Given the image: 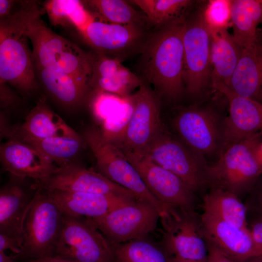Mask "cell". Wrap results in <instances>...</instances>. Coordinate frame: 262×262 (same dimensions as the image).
Here are the masks:
<instances>
[{"label": "cell", "instance_id": "cell-47", "mask_svg": "<svg viewBox=\"0 0 262 262\" xmlns=\"http://www.w3.org/2000/svg\"><path fill=\"white\" fill-rule=\"evenodd\" d=\"M259 99H260L262 101V85H261V89H260V93H259V97H258V101H259Z\"/></svg>", "mask_w": 262, "mask_h": 262}, {"label": "cell", "instance_id": "cell-44", "mask_svg": "<svg viewBox=\"0 0 262 262\" xmlns=\"http://www.w3.org/2000/svg\"><path fill=\"white\" fill-rule=\"evenodd\" d=\"M258 203L259 209L262 214V187L261 189L258 196Z\"/></svg>", "mask_w": 262, "mask_h": 262}, {"label": "cell", "instance_id": "cell-6", "mask_svg": "<svg viewBox=\"0 0 262 262\" xmlns=\"http://www.w3.org/2000/svg\"><path fill=\"white\" fill-rule=\"evenodd\" d=\"M261 137H253L223 148L217 161L206 167L207 184L238 196L248 190L262 174L254 147Z\"/></svg>", "mask_w": 262, "mask_h": 262}, {"label": "cell", "instance_id": "cell-37", "mask_svg": "<svg viewBox=\"0 0 262 262\" xmlns=\"http://www.w3.org/2000/svg\"><path fill=\"white\" fill-rule=\"evenodd\" d=\"M0 107L7 108L10 107L17 100L16 96L9 88L7 83L0 82Z\"/></svg>", "mask_w": 262, "mask_h": 262}, {"label": "cell", "instance_id": "cell-35", "mask_svg": "<svg viewBox=\"0 0 262 262\" xmlns=\"http://www.w3.org/2000/svg\"><path fill=\"white\" fill-rule=\"evenodd\" d=\"M22 246L18 239L0 233V250L5 251L10 250L15 255H19L22 250Z\"/></svg>", "mask_w": 262, "mask_h": 262}, {"label": "cell", "instance_id": "cell-45", "mask_svg": "<svg viewBox=\"0 0 262 262\" xmlns=\"http://www.w3.org/2000/svg\"><path fill=\"white\" fill-rule=\"evenodd\" d=\"M246 262H262V256L251 259Z\"/></svg>", "mask_w": 262, "mask_h": 262}, {"label": "cell", "instance_id": "cell-20", "mask_svg": "<svg viewBox=\"0 0 262 262\" xmlns=\"http://www.w3.org/2000/svg\"><path fill=\"white\" fill-rule=\"evenodd\" d=\"M80 33L95 52L119 57L138 47L143 36L140 26L95 20Z\"/></svg>", "mask_w": 262, "mask_h": 262}, {"label": "cell", "instance_id": "cell-7", "mask_svg": "<svg viewBox=\"0 0 262 262\" xmlns=\"http://www.w3.org/2000/svg\"><path fill=\"white\" fill-rule=\"evenodd\" d=\"M54 255L75 262H114V247L91 219L64 215Z\"/></svg>", "mask_w": 262, "mask_h": 262}, {"label": "cell", "instance_id": "cell-32", "mask_svg": "<svg viewBox=\"0 0 262 262\" xmlns=\"http://www.w3.org/2000/svg\"><path fill=\"white\" fill-rule=\"evenodd\" d=\"M143 84L136 75L124 66L114 74L91 78L89 87L90 92H106L126 98L133 94L134 90L139 88Z\"/></svg>", "mask_w": 262, "mask_h": 262}, {"label": "cell", "instance_id": "cell-19", "mask_svg": "<svg viewBox=\"0 0 262 262\" xmlns=\"http://www.w3.org/2000/svg\"><path fill=\"white\" fill-rule=\"evenodd\" d=\"M3 169L10 175L41 181L58 168L48 157L31 145L15 138H9L0 147Z\"/></svg>", "mask_w": 262, "mask_h": 262}, {"label": "cell", "instance_id": "cell-42", "mask_svg": "<svg viewBox=\"0 0 262 262\" xmlns=\"http://www.w3.org/2000/svg\"><path fill=\"white\" fill-rule=\"evenodd\" d=\"M0 262H21L17 260L15 255L9 256L7 255L5 251L0 250Z\"/></svg>", "mask_w": 262, "mask_h": 262}, {"label": "cell", "instance_id": "cell-10", "mask_svg": "<svg viewBox=\"0 0 262 262\" xmlns=\"http://www.w3.org/2000/svg\"><path fill=\"white\" fill-rule=\"evenodd\" d=\"M146 154L156 164L179 176L194 193L207 184L204 157L193 152L164 127Z\"/></svg>", "mask_w": 262, "mask_h": 262}, {"label": "cell", "instance_id": "cell-12", "mask_svg": "<svg viewBox=\"0 0 262 262\" xmlns=\"http://www.w3.org/2000/svg\"><path fill=\"white\" fill-rule=\"evenodd\" d=\"M120 149L152 194L169 210L195 211L194 192L179 176L156 164L146 153Z\"/></svg>", "mask_w": 262, "mask_h": 262}, {"label": "cell", "instance_id": "cell-34", "mask_svg": "<svg viewBox=\"0 0 262 262\" xmlns=\"http://www.w3.org/2000/svg\"><path fill=\"white\" fill-rule=\"evenodd\" d=\"M231 0H210L203 12L209 29H227L230 21Z\"/></svg>", "mask_w": 262, "mask_h": 262}, {"label": "cell", "instance_id": "cell-3", "mask_svg": "<svg viewBox=\"0 0 262 262\" xmlns=\"http://www.w3.org/2000/svg\"><path fill=\"white\" fill-rule=\"evenodd\" d=\"M43 13L34 15L27 27L34 69L49 68L66 73L89 85L92 53L52 31L41 18Z\"/></svg>", "mask_w": 262, "mask_h": 262}, {"label": "cell", "instance_id": "cell-28", "mask_svg": "<svg viewBox=\"0 0 262 262\" xmlns=\"http://www.w3.org/2000/svg\"><path fill=\"white\" fill-rule=\"evenodd\" d=\"M85 7L98 21L116 24L142 25L146 16L122 0H88L82 1Z\"/></svg>", "mask_w": 262, "mask_h": 262}, {"label": "cell", "instance_id": "cell-36", "mask_svg": "<svg viewBox=\"0 0 262 262\" xmlns=\"http://www.w3.org/2000/svg\"><path fill=\"white\" fill-rule=\"evenodd\" d=\"M248 228L254 242L262 249V214L248 225Z\"/></svg>", "mask_w": 262, "mask_h": 262}, {"label": "cell", "instance_id": "cell-25", "mask_svg": "<svg viewBox=\"0 0 262 262\" xmlns=\"http://www.w3.org/2000/svg\"><path fill=\"white\" fill-rule=\"evenodd\" d=\"M210 30L213 84L229 86L243 48L234 40L227 29Z\"/></svg>", "mask_w": 262, "mask_h": 262}, {"label": "cell", "instance_id": "cell-21", "mask_svg": "<svg viewBox=\"0 0 262 262\" xmlns=\"http://www.w3.org/2000/svg\"><path fill=\"white\" fill-rule=\"evenodd\" d=\"M61 136L79 137L81 135L53 111L44 98L37 101L22 124L11 127L6 135L8 139L13 137L23 142Z\"/></svg>", "mask_w": 262, "mask_h": 262}, {"label": "cell", "instance_id": "cell-16", "mask_svg": "<svg viewBox=\"0 0 262 262\" xmlns=\"http://www.w3.org/2000/svg\"><path fill=\"white\" fill-rule=\"evenodd\" d=\"M213 86L224 95L229 106V115L223 120L221 150L228 146L241 140L261 137L262 103L241 96L224 84L217 83Z\"/></svg>", "mask_w": 262, "mask_h": 262}, {"label": "cell", "instance_id": "cell-24", "mask_svg": "<svg viewBox=\"0 0 262 262\" xmlns=\"http://www.w3.org/2000/svg\"><path fill=\"white\" fill-rule=\"evenodd\" d=\"M48 93L62 105L75 108L87 100L89 85L68 74L49 68L35 69Z\"/></svg>", "mask_w": 262, "mask_h": 262}, {"label": "cell", "instance_id": "cell-46", "mask_svg": "<svg viewBox=\"0 0 262 262\" xmlns=\"http://www.w3.org/2000/svg\"><path fill=\"white\" fill-rule=\"evenodd\" d=\"M258 38L262 44V30L258 29Z\"/></svg>", "mask_w": 262, "mask_h": 262}, {"label": "cell", "instance_id": "cell-33", "mask_svg": "<svg viewBox=\"0 0 262 262\" xmlns=\"http://www.w3.org/2000/svg\"><path fill=\"white\" fill-rule=\"evenodd\" d=\"M80 2L77 0H49L44 2L43 7L52 25L68 27L71 26L69 16Z\"/></svg>", "mask_w": 262, "mask_h": 262}, {"label": "cell", "instance_id": "cell-31", "mask_svg": "<svg viewBox=\"0 0 262 262\" xmlns=\"http://www.w3.org/2000/svg\"><path fill=\"white\" fill-rule=\"evenodd\" d=\"M114 262H168L166 254L146 237L114 246Z\"/></svg>", "mask_w": 262, "mask_h": 262}, {"label": "cell", "instance_id": "cell-9", "mask_svg": "<svg viewBox=\"0 0 262 262\" xmlns=\"http://www.w3.org/2000/svg\"><path fill=\"white\" fill-rule=\"evenodd\" d=\"M160 215L149 202L136 199L122 204L105 215L91 219L113 246L146 237L157 228Z\"/></svg>", "mask_w": 262, "mask_h": 262}, {"label": "cell", "instance_id": "cell-18", "mask_svg": "<svg viewBox=\"0 0 262 262\" xmlns=\"http://www.w3.org/2000/svg\"><path fill=\"white\" fill-rule=\"evenodd\" d=\"M11 177L0 189V233L22 243L25 218L38 187L35 181L27 182L30 178Z\"/></svg>", "mask_w": 262, "mask_h": 262}, {"label": "cell", "instance_id": "cell-26", "mask_svg": "<svg viewBox=\"0 0 262 262\" xmlns=\"http://www.w3.org/2000/svg\"><path fill=\"white\" fill-rule=\"evenodd\" d=\"M230 21L232 37L242 48L257 40L258 26L262 23V0H231Z\"/></svg>", "mask_w": 262, "mask_h": 262}, {"label": "cell", "instance_id": "cell-8", "mask_svg": "<svg viewBox=\"0 0 262 262\" xmlns=\"http://www.w3.org/2000/svg\"><path fill=\"white\" fill-rule=\"evenodd\" d=\"M160 220L161 247L167 256L208 262V245L200 215L195 211L171 209Z\"/></svg>", "mask_w": 262, "mask_h": 262}, {"label": "cell", "instance_id": "cell-2", "mask_svg": "<svg viewBox=\"0 0 262 262\" xmlns=\"http://www.w3.org/2000/svg\"><path fill=\"white\" fill-rule=\"evenodd\" d=\"M184 19L164 26L151 36L142 49L143 73L157 92L176 100L182 92Z\"/></svg>", "mask_w": 262, "mask_h": 262}, {"label": "cell", "instance_id": "cell-43", "mask_svg": "<svg viewBox=\"0 0 262 262\" xmlns=\"http://www.w3.org/2000/svg\"><path fill=\"white\" fill-rule=\"evenodd\" d=\"M167 256V255H166ZM168 262H200L167 256Z\"/></svg>", "mask_w": 262, "mask_h": 262}, {"label": "cell", "instance_id": "cell-1", "mask_svg": "<svg viewBox=\"0 0 262 262\" xmlns=\"http://www.w3.org/2000/svg\"><path fill=\"white\" fill-rule=\"evenodd\" d=\"M36 1H24L17 10L0 20V81L29 93L37 87L27 34L29 20L41 12Z\"/></svg>", "mask_w": 262, "mask_h": 262}, {"label": "cell", "instance_id": "cell-41", "mask_svg": "<svg viewBox=\"0 0 262 262\" xmlns=\"http://www.w3.org/2000/svg\"><path fill=\"white\" fill-rule=\"evenodd\" d=\"M254 154L257 162L262 171V141L260 140L254 147Z\"/></svg>", "mask_w": 262, "mask_h": 262}, {"label": "cell", "instance_id": "cell-5", "mask_svg": "<svg viewBox=\"0 0 262 262\" xmlns=\"http://www.w3.org/2000/svg\"><path fill=\"white\" fill-rule=\"evenodd\" d=\"M81 135L95 157L98 172L130 190L139 199L151 204L158 210L160 218L167 214L168 209L150 192L122 150L105 139L97 127H87Z\"/></svg>", "mask_w": 262, "mask_h": 262}, {"label": "cell", "instance_id": "cell-11", "mask_svg": "<svg viewBox=\"0 0 262 262\" xmlns=\"http://www.w3.org/2000/svg\"><path fill=\"white\" fill-rule=\"evenodd\" d=\"M129 98L132 105L130 118L121 138L114 144L122 149L146 153L164 128L160 103L154 92L144 84Z\"/></svg>", "mask_w": 262, "mask_h": 262}, {"label": "cell", "instance_id": "cell-29", "mask_svg": "<svg viewBox=\"0 0 262 262\" xmlns=\"http://www.w3.org/2000/svg\"><path fill=\"white\" fill-rule=\"evenodd\" d=\"M146 15L148 22L164 27L183 19L193 1L189 0H133Z\"/></svg>", "mask_w": 262, "mask_h": 262}, {"label": "cell", "instance_id": "cell-38", "mask_svg": "<svg viewBox=\"0 0 262 262\" xmlns=\"http://www.w3.org/2000/svg\"><path fill=\"white\" fill-rule=\"evenodd\" d=\"M207 243L208 248V262H235L222 254L207 241Z\"/></svg>", "mask_w": 262, "mask_h": 262}, {"label": "cell", "instance_id": "cell-22", "mask_svg": "<svg viewBox=\"0 0 262 262\" xmlns=\"http://www.w3.org/2000/svg\"><path fill=\"white\" fill-rule=\"evenodd\" d=\"M47 190L64 215L74 218H100L117 206L132 201L92 193Z\"/></svg>", "mask_w": 262, "mask_h": 262}, {"label": "cell", "instance_id": "cell-15", "mask_svg": "<svg viewBox=\"0 0 262 262\" xmlns=\"http://www.w3.org/2000/svg\"><path fill=\"white\" fill-rule=\"evenodd\" d=\"M36 184L38 187L47 190L92 193L131 200L139 199L132 192L99 172L87 168L75 162L58 166L54 172Z\"/></svg>", "mask_w": 262, "mask_h": 262}, {"label": "cell", "instance_id": "cell-27", "mask_svg": "<svg viewBox=\"0 0 262 262\" xmlns=\"http://www.w3.org/2000/svg\"><path fill=\"white\" fill-rule=\"evenodd\" d=\"M203 212L231 225L248 230L246 209L237 195L216 188H212L204 197Z\"/></svg>", "mask_w": 262, "mask_h": 262}, {"label": "cell", "instance_id": "cell-17", "mask_svg": "<svg viewBox=\"0 0 262 262\" xmlns=\"http://www.w3.org/2000/svg\"><path fill=\"white\" fill-rule=\"evenodd\" d=\"M200 222L206 240L235 262L262 256V249L254 242L249 230L231 225L203 212Z\"/></svg>", "mask_w": 262, "mask_h": 262}, {"label": "cell", "instance_id": "cell-40", "mask_svg": "<svg viewBox=\"0 0 262 262\" xmlns=\"http://www.w3.org/2000/svg\"><path fill=\"white\" fill-rule=\"evenodd\" d=\"M21 262H75L73 261H71L61 257L53 255L51 256L39 259L36 260H30L24 261H21Z\"/></svg>", "mask_w": 262, "mask_h": 262}, {"label": "cell", "instance_id": "cell-39", "mask_svg": "<svg viewBox=\"0 0 262 262\" xmlns=\"http://www.w3.org/2000/svg\"><path fill=\"white\" fill-rule=\"evenodd\" d=\"M16 0H0V19L8 16L11 13Z\"/></svg>", "mask_w": 262, "mask_h": 262}, {"label": "cell", "instance_id": "cell-4", "mask_svg": "<svg viewBox=\"0 0 262 262\" xmlns=\"http://www.w3.org/2000/svg\"><path fill=\"white\" fill-rule=\"evenodd\" d=\"M27 213L23 229L22 248L17 260H36L54 255L64 223V214L47 190L38 187Z\"/></svg>", "mask_w": 262, "mask_h": 262}, {"label": "cell", "instance_id": "cell-14", "mask_svg": "<svg viewBox=\"0 0 262 262\" xmlns=\"http://www.w3.org/2000/svg\"><path fill=\"white\" fill-rule=\"evenodd\" d=\"M173 126L180 140L190 150L204 157L219 152L223 145V121L213 111L190 107L176 114Z\"/></svg>", "mask_w": 262, "mask_h": 262}, {"label": "cell", "instance_id": "cell-13", "mask_svg": "<svg viewBox=\"0 0 262 262\" xmlns=\"http://www.w3.org/2000/svg\"><path fill=\"white\" fill-rule=\"evenodd\" d=\"M183 83L189 93L196 95L206 86L211 76V36L203 13L184 21Z\"/></svg>", "mask_w": 262, "mask_h": 262}, {"label": "cell", "instance_id": "cell-23", "mask_svg": "<svg viewBox=\"0 0 262 262\" xmlns=\"http://www.w3.org/2000/svg\"><path fill=\"white\" fill-rule=\"evenodd\" d=\"M262 84V44L257 37L254 44L243 48L229 87L241 96L258 100Z\"/></svg>", "mask_w": 262, "mask_h": 262}, {"label": "cell", "instance_id": "cell-30", "mask_svg": "<svg viewBox=\"0 0 262 262\" xmlns=\"http://www.w3.org/2000/svg\"><path fill=\"white\" fill-rule=\"evenodd\" d=\"M24 143L33 147L60 166L74 162L84 142L81 135L79 137H54Z\"/></svg>", "mask_w": 262, "mask_h": 262}]
</instances>
